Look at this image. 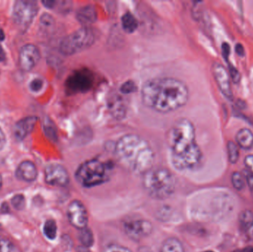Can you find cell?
Listing matches in <instances>:
<instances>
[{
  "label": "cell",
  "instance_id": "cell-1",
  "mask_svg": "<svg viewBox=\"0 0 253 252\" xmlns=\"http://www.w3.org/2000/svg\"><path fill=\"white\" fill-rule=\"evenodd\" d=\"M142 100L147 107L160 114H169L187 104L190 92L187 85L171 77L149 79L142 85Z\"/></svg>",
  "mask_w": 253,
  "mask_h": 252
},
{
  "label": "cell",
  "instance_id": "cell-2",
  "mask_svg": "<svg viewBox=\"0 0 253 252\" xmlns=\"http://www.w3.org/2000/svg\"><path fill=\"white\" fill-rule=\"evenodd\" d=\"M173 164L178 170L194 169L202 158L196 141V129L190 120L181 118L170 129L167 135Z\"/></svg>",
  "mask_w": 253,
  "mask_h": 252
},
{
  "label": "cell",
  "instance_id": "cell-3",
  "mask_svg": "<svg viewBox=\"0 0 253 252\" xmlns=\"http://www.w3.org/2000/svg\"><path fill=\"white\" fill-rule=\"evenodd\" d=\"M115 154L125 169L136 175H144L152 169L155 159L149 143L135 134L125 135L119 138Z\"/></svg>",
  "mask_w": 253,
  "mask_h": 252
},
{
  "label": "cell",
  "instance_id": "cell-4",
  "mask_svg": "<svg viewBox=\"0 0 253 252\" xmlns=\"http://www.w3.org/2000/svg\"><path fill=\"white\" fill-rule=\"evenodd\" d=\"M176 186L175 177L165 168L151 169L143 175L144 188L154 199H167L174 193Z\"/></svg>",
  "mask_w": 253,
  "mask_h": 252
},
{
  "label": "cell",
  "instance_id": "cell-5",
  "mask_svg": "<svg viewBox=\"0 0 253 252\" xmlns=\"http://www.w3.org/2000/svg\"><path fill=\"white\" fill-rule=\"evenodd\" d=\"M111 169L110 163L99 159H92L78 166L76 172V178L78 183L84 187H94L107 182Z\"/></svg>",
  "mask_w": 253,
  "mask_h": 252
},
{
  "label": "cell",
  "instance_id": "cell-6",
  "mask_svg": "<svg viewBox=\"0 0 253 252\" xmlns=\"http://www.w3.org/2000/svg\"><path fill=\"white\" fill-rule=\"evenodd\" d=\"M95 33L89 27L81 28L68 35L59 44V51L65 56H72L89 48L95 42Z\"/></svg>",
  "mask_w": 253,
  "mask_h": 252
},
{
  "label": "cell",
  "instance_id": "cell-7",
  "mask_svg": "<svg viewBox=\"0 0 253 252\" xmlns=\"http://www.w3.org/2000/svg\"><path fill=\"white\" fill-rule=\"evenodd\" d=\"M94 76L88 69L74 71L65 82V89L68 94L84 93L89 91L94 85Z\"/></svg>",
  "mask_w": 253,
  "mask_h": 252
},
{
  "label": "cell",
  "instance_id": "cell-8",
  "mask_svg": "<svg viewBox=\"0 0 253 252\" xmlns=\"http://www.w3.org/2000/svg\"><path fill=\"white\" fill-rule=\"evenodd\" d=\"M38 12L37 2L33 0H18L14 4V20L22 28L29 27Z\"/></svg>",
  "mask_w": 253,
  "mask_h": 252
},
{
  "label": "cell",
  "instance_id": "cell-9",
  "mask_svg": "<svg viewBox=\"0 0 253 252\" xmlns=\"http://www.w3.org/2000/svg\"><path fill=\"white\" fill-rule=\"evenodd\" d=\"M123 227L126 235L135 241H139L148 237L153 229L150 221L144 219H132L125 221Z\"/></svg>",
  "mask_w": 253,
  "mask_h": 252
},
{
  "label": "cell",
  "instance_id": "cell-10",
  "mask_svg": "<svg viewBox=\"0 0 253 252\" xmlns=\"http://www.w3.org/2000/svg\"><path fill=\"white\" fill-rule=\"evenodd\" d=\"M67 215L70 224L76 229L81 230L88 226V211L81 201H72L68 206Z\"/></svg>",
  "mask_w": 253,
  "mask_h": 252
},
{
  "label": "cell",
  "instance_id": "cell-11",
  "mask_svg": "<svg viewBox=\"0 0 253 252\" xmlns=\"http://www.w3.org/2000/svg\"><path fill=\"white\" fill-rule=\"evenodd\" d=\"M212 73L218 88L225 98L229 101L233 99V92L231 87V79L228 71L222 64L214 62L212 65Z\"/></svg>",
  "mask_w": 253,
  "mask_h": 252
},
{
  "label": "cell",
  "instance_id": "cell-12",
  "mask_svg": "<svg viewBox=\"0 0 253 252\" xmlns=\"http://www.w3.org/2000/svg\"><path fill=\"white\" fill-rule=\"evenodd\" d=\"M45 178L48 184L59 187H65L70 182L68 171L59 163H52L46 167Z\"/></svg>",
  "mask_w": 253,
  "mask_h": 252
},
{
  "label": "cell",
  "instance_id": "cell-13",
  "mask_svg": "<svg viewBox=\"0 0 253 252\" xmlns=\"http://www.w3.org/2000/svg\"><path fill=\"white\" fill-rule=\"evenodd\" d=\"M40 59V52L34 45L27 44L22 47L20 53V65L22 69L30 71Z\"/></svg>",
  "mask_w": 253,
  "mask_h": 252
},
{
  "label": "cell",
  "instance_id": "cell-14",
  "mask_svg": "<svg viewBox=\"0 0 253 252\" xmlns=\"http://www.w3.org/2000/svg\"><path fill=\"white\" fill-rule=\"evenodd\" d=\"M37 118L35 116H28L20 120L14 127V136L18 140H23L27 135L33 131L36 125Z\"/></svg>",
  "mask_w": 253,
  "mask_h": 252
},
{
  "label": "cell",
  "instance_id": "cell-15",
  "mask_svg": "<svg viewBox=\"0 0 253 252\" xmlns=\"http://www.w3.org/2000/svg\"><path fill=\"white\" fill-rule=\"evenodd\" d=\"M16 176L23 182H34L38 176L37 169L33 162L25 160L19 165L16 171Z\"/></svg>",
  "mask_w": 253,
  "mask_h": 252
},
{
  "label": "cell",
  "instance_id": "cell-16",
  "mask_svg": "<svg viewBox=\"0 0 253 252\" xmlns=\"http://www.w3.org/2000/svg\"><path fill=\"white\" fill-rule=\"evenodd\" d=\"M97 11L94 5H88L81 7L76 12V19L81 24L87 27L97 20Z\"/></svg>",
  "mask_w": 253,
  "mask_h": 252
},
{
  "label": "cell",
  "instance_id": "cell-17",
  "mask_svg": "<svg viewBox=\"0 0 253 252\" xmlns=\"http://www.w3.org/2000/svg\"><path fill=\"white\" fill-rule=\"evenodd\" d=\"M236 144L243 150H248L253 147V133L248 128L238 130L235 136Z\"/></svg>",
  "mask_w": 253,
  "mask_h": 252
},
{
  "label": "cell",
  "instance_id": "cell-18",
  "mask_svg": "<svg viewBox=\"0 0 253 252\" xmlns=\"http://www.w3.org/2000/svg\"><path fill=\"white\" fill-rule=\"evenodd\" d=\"M240 224L247 237L253 241V213L249 210L243 211L240 216Z\"/></svg>",
  "mask_w": 253,
  "mask_h": 252
},
{
  "label": "cell",
  "instance_id": "cell-19",
  "mask_svg": "<svg viewBox=\"0 0 253 252\" xmlns=\"http://www.w3.org/2000/svg\"><path fill=\"white\" fill-rule=\"evenodd\" d=\"M139 23L134 15L126 12L122 17V27L126 33H133L137 30Z\"/></svg>",
  "mask_w": 253,
  "mask_h": 252
},
{
  "label": "cell",
  "instance_id": "cell-20",
  "mask_svg": "<svg viewBox=\"0 0 253 252\" xmlns=\"http://www.w3.org/2000/svg\"><path fill=\"white\" fill-rule=\"evenodd\" d=\"M161 252H184L182 243L175 237L167 239L163 243Z\"/></svg>",
  "mask_w": 253,
  "mask_h": 252
},
{
  "label": "cell",
  "instance_id": "cell-21",
  "mask_svg": "<svg viewBox=\"0 0 253 252\" xmlns=\"http://www.w3.org/2000/svg\"><path fill=\"white\" fill-rule=\"evenodd\" d=\"M78 240L82 245L83 247L86 248V249L91 247L94 243V234H93L92 231L88 227L80 230Z\"/></svg>",
  "mask_w": 253,
  "mask_h": 252
},
{
  "label": "cell",
  "instance_id": "cell-22",
  "mask_svg": "<svg viewBox=\"0 0 253 252\" xmlns=\"http://www.w3.org/2000/svg\"><path fill=\"white\" fill-rule=\"evenodd\" d=\"M43 231H44L45 235L49 240H54L56 237L57 234V226L54 220H48L45 223L44 227H43Z\"/></svg>",
  "mask_w": 253,
  "mask_h": 252
},
{
  "label": "cell",
  "instance_id": "cell-23",
  "mask_svg": "<svg viewBox=\"0 0 253 252\" xmlns=\"http://www.w3.org/2000/svg\"><path fill=\"white\" fill-rule=\"evenodd\" d=\"M228 159L231 163L234 164L238 162V159H239V149L238 146L236 143L233 141H228Z\"/></svg>",
  "mask_w": 253,
  "mask_h": 252
},
{
  "label": "cell",
  "instance_id": "cell-24",
  "mask_svg": "<svg viewBox=\"0 0 253 252\" xmlns=\"http://www.w3.org/2000/svg\"><path fill=\"white\" fill-rule=\"evenodd\" d=\"M44 130L46 136L53 141L57 140V132L53 123L49 118H46L44 124Z\"/></svg>",
  "mask_w": 253,
  "mask_h": 252
},
{
  "label": "cell",
  "instance_id": "cell-25",
  "mask_svg": "<svg viewBox=\"0 0 253 252\" xmlns=\"http://www.w3.org/2000/svg\"><path fill=\"white\" fill-rule=\"evenodd\" d=\"M232 183L233 185V187L238 190H241L244 186V179L242 174L241 172H235L232 173Z\"/></svg>",
  "mask_w": 253,
  "mask_h": 252
},
{
  "label": "cell",
  "instance_id": "cell-26",
  "mask_svg": "<svg viewBox=\"0 0 253 252\" xmlns=\"http://www.w3.org/2000/svg\"><path fill=\"white\" fill-rule=\"evenodd\" d=\"M11 205L13 206L15 209L18 210V211H21V210L24 209L25 207V198L21 194H18V195H14L12 198H11Z\"/></svg>",
  "mask_w": 253,
  "mask_h": 252
},
{
  "label": "cell",
  "instance_id": "cell-27",
  "mask_svg": "<svg viewBox=\"0 0 253 252\" xmlns=\"http://www.w3.org/2000/svg\"><path fill=\"white\" fill-rule=\"evenodd\" d=\"M40 24L42 29L46 30H50L54 25L55 21L51 15L49 14H44L41 17Z\"/></svg>",
  "mask_w": 253,
  "mask_h": 252
},
{
  "label": "cell",
  "instance_id": "cell-28",
  "mask_svg": "<svg viewBox=\"0 0 253 252\" xmlns=\"http://www.w3.org/2000/svg\"><path fill=\"white\" fill-rule=\"evenodd\" d=\"M0 252H19L18 249L12 242L7 239H0Z\"/></svg>",
  "mask_w": 253,
  "mask_h": 252
},
{
  "label": "cell",
  "instance_id": "cell-29",
  "mask_svg": "<svg viewBox=\"0 0 253 252\" xmlns=\"http://www.w3.org/2000/svg\"><path fill=\"white\" fill-rule=\"evenodd\" d=\"M228 73H229L231 81L234 84H238L241 82V73H240L239 71L238 70V69L235 67L231 65L229 62H228Z\"/></svg>",
  "mask_w": 253,
  "mask_h": 252
},
{
  "label": "cell",
  "instance_id": "cell-30",
  "mask_svg": "<svg viewBox=\"0 0 253 252\" xmlns=\"http://www.w3.org/2000/svg\"><path fill=\"white\" fill-rule=\"evenodd\" d=\"M103 252H132L131 250L128 248L122 246V245L116 244V243H111L107 245L104 247Z\"/></svg>",
  "mask_w": 253,
  "mask_h": 252
},
{
  "label": "cell",
  "instance_id": "cell-31",
  "mask_svg": "<svg viewBox=\"0 0 253 252\" xmlns=\"http://www.w3.org/2000/svg\"><path fill=\"white\" fill-rule=\"evenodd\" d=\"M137 88L133 81H127L121 86L120 91L123 94H130L136 92Z\"/></svg>",
  "mask_w": 253,
  "mask_h": 252
},
{
  "label": "cell",
  "instance_id": "cell-32",
  "mask_svg": "<svg viewBox=\"0 0 253 252\" xmlns=\"http://www.w3.org/2000/svg\"><path fill=\"white\" fill-rule=\"evenodd\" d=\"M42 86H43V81L40 79H35L30 82V89L33 92H38L42 89Z\"/></svg>",
  "mask_w": 253,
  "mask_h": 252
},
{
  "label": "cell",
  "instance_id": "cell-33",
  "mask_svg": "<svg viewBox=\"0 0 253 252\" xmlns=\"http://www.w3.org/2000/svg\"><path fill=\"white\" fill-rule=\"evenodd\" d=\"M244 164L247 169L253 172V155H248L244 159Z\"/></svg>",
  "mask_w": 253,
  "mask_h": 252
},
{
  "label": "cell",
  "instance_id": "cell-34",
  "mask_svg": "<svg viewBox=\"0 0 253 252\" xmlns=\"http://www.w3.org/2000/svg\"><path fill=\"white\" fill-rule=\"evenodd\" d=\"M222 54H223L224 58L225 60L228 62L229 59V54H230V47L228 43H224L222 46Z\"/></svg>",
  "mask_w": 253,
  "mask_h": 252
},
{
  "label": "cell",
  "instance_id": "cell-35",
  "mask_svg": "<svg viewBox=\"0 0 253 252\" xmlns=\"http://www.w3.org/2000/svg\"><path fill=\"white\" fill-rule=\"evenodd\" d=\"M244 176H245L248 186L251 189H253V172H250L248 169H246L244 171Z\"/></svg>",
  "mask_w": 253,
  "mask_h": 252
},
{
  "label": "cell",
  "instance_id": "cell-36",
  "mask_svg": "<svg viewBox=\"0 0 253 252\" xmlns=\"http://www.w3.org/2000/svg\"><path fill=\"white\" fill-rule=\"evenodd\" d=\"M5 143H6V137H5V133L0 127V150L4 148Z\"/></svg>",
  "mask_w": 253,
  "mask_h": 252
},
{
  "label": "cell",
  "instance_id": "cell-37",
  "mask_svg": "<svg viewBox=\"0 0 253 252\" xmlns=\"http://www.w3.org/2000/svg\"><path fill=\"white\" fill-rule=\"evenodd\" d=\"M235 52H236L237 54L239 56H244V53H245V50H244V46L241 44V43H238V44L235 45Z\"/></svg>",
  "mask_w": 253,
  "mask_h": 252
},
{
  "label": "cell",
  "instance_id": "cell-38",
  "mask_svg": "<svg viewBox=\"0 0 253 252\" xmlns=\"http://www.w3.org/2000/svg\"><path fill=\"white\" fill-rule=\"evenodd\" d=\"M42 4L45 5V7L49 9H52L56 7V1H53V0H45L42 1Z\"/></svg>",
  "mask_w": 253,
  "mask_h": 252
},
{
  "label": "cell",
  "instance_id": "cell-39",
  "mask_svg": "<svg viewBox=\"0 0 253 252\" xmlns=\"http://www.w3.org/2000/svg\"><path fill=\"white\" fill-rule=\"evenodd\" d=\"M0 210H1L2 213H5V214H6V213L9 212V206H8L7 203H4V204H2V205L1 206Z\"/></svg>",
  "mask_w": 253,
  "mask_h": 252
},
{
  "label": "cell",
  "instance_id": "cell-40",
  "mask_svg": "<svg viewBox=\"0 0 253 252\" xmlns=\"http://www.w3.org/2000/svg\"><path fill=\"white\" fill-rule=\"evenodd\" d=\"M5 59V50L2 48V46L0 44V62H3Z\"/></svg>",
  "mask_w": 253,
  "mask_h": 252
},
{
  "label": "cell",
  "instance_id": "cell-41",
  "mask_svg": "<svg viewBox=\"0 0 253 252\" xmlns=\"http://www.w3.org/2000/svg\"><path fill=\"white\" fill-rule=\"evenodd\" d=\"M5 33H4L3 30L0 27V43H1V42L3 41V40H5Z\"/></svg>",
  "mask_w": 253,
  "mask_h": 252
},
{
  "label": "cell",
  "instance_id": "cell-42",
  "mask_svg": "<svg viewBox=\"0 0 253 252\" xmlns=\"http://www.w3.org/2000/svg\"><path fill=\"white\" fill-rule=\"evenodd\" d=\"M239 252H253V247L249 246V247L244 248V249L239 251Z\"/></svg>",
  "mask_w": 253,
  "mask_h": 252
},
{
  "label": "cell",
  "instance_id": "cell-43",
  "mask_svg": "<svg viewBox=\"0 0 253 252\" xmlns=\"http://www.w3.org/2000/svg\"><path fill=\"white\" fill-rule=\"evenodd\" d=\"M78 252H91L89 250L86 249V248L81 247L78 250Z\"/></svg>",
  "mask_w": 253,
  "mask_h": 252
},
{
  "label": "cell",
  "instance_id": "cell-44",
  "mask_svg": "<svg viewBox=\"0 0 253 252\" xmlns=\"http://www.w3.org/2000/svg\"><path fill=\"white\" fill-rule=\"evenodd\" d=\"M2 176H1V175H0V189L2 188Z\"/></svg>",
  "mask_w": 253,
  "mask_h": 252
},
{
  "label": "cell",
  "instance_id": "cell-45",
  "mask_svg": "<svg viewBox=\"0 0 253 252\" xmlns=\"http://www.w3.org/2000/svg\"><path fill=\"white\" fill-rule=\"evenodd\" d=\"M214 252L213 251H205V252Z\"/></svg>",
  "mask_w": 253,
  "mask_h": 252
},
{
  "label": "cell",
  "instance_id": "cell-46",
  "mask_svg": "<svg viewBox=\"0 0 253 252\" xmlns=\"http://www.w3.org/2000/svg\"><path fill=\"white\" fill-rule=\"evenodd\" d=\"M234 252H239V251H235Z\"/></svg>",
  "mask_w": 253,
  "mask_h": 252
}]
</instances>
